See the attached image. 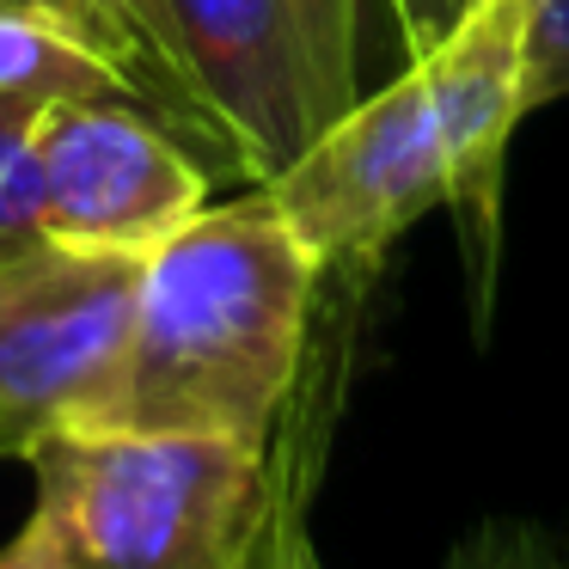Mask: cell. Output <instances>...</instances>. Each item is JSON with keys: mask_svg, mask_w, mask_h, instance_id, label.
<instances>
[{"mask_svg": "<svg viewBox=\"0 0 569 569\" xmlns=\"http://www.w3.org/2000/svg\"><path fill=\"white\" fill-rule=\"evenodd\" d=\"M38 104L0 99V258L38 239Z\"/></svg>", "mask_w": 569, "mask_h": 569, "instance_id": "11", "label": "cell"}, {"mask_svg": "<svg viewBox=\"0 0 569 569\" xmlns=\"http://www.w3.org/2000/svg\"><path fill=\"white\" fill-rule=\"evenodd\" d=\"M141 258L31 246L0 258V447L104 429L123 392Z\"/></svg>", "mask_w": 569, "mask_h": 569, "instance_id": "4", "label": "cell"}, {"mask_svg": "<svg viewBox=\"0 0 569 569\" xmlns=\"http://www.w3.org/2000/svg\"><path fill=\"white\" fill-rule=\"evenodd\" d=\"M447 569H569V532L520 515H490L459 532Z\"/></svg>", "mask_w": 569, "mask_h": 569, "instance_id": "12", "label": "cell"}, {"mask_svg": "<svg viewBox=\"0 0 569 569\" xmlns=\"http://www.w3.org/2000/svg\"><path fill=\"white\" fill-rule=\"evenodd\" d=\"M312 62L319 117H343L361 99V0H288Z\"/></svg>", "mask_w": 569, "mask_h": 569, "instance_id": "10", "label": "cell"}, {"mask_svg": "<svg viewBox=\"0 0 569 569\" xmlns=\"http://www.w3.org/2000/svg\"><path fill=\"white\" fill-rule=\"evenodd\" d=\"M0 569H74L62 557V545H56V532L43 527L38 515L26 520V527L13 532V539L0 545Z\"/></svg>", "mask_w": 569, "mask_h": 569, "instance_id": "15", "label": "cell"}, {"mask_svg": "<svg viewBox=\"0 0 569 569\" xmlns=\"http://www.w3.org/2000/svg\"><path fill=\"white\" fill-rule=\"evenodd\" d=\"M202 209L209 172L148 104L87 99L38 117V239L148 258Z\"/></svg>", "mask_w": 569, "mask_h": 569, "instance_id": "5", "label": "cell"}, {"mask_svg": "<svg viewBox=\"0 0 569 569\" xmlns=\"http://www.w3.org/2000/svg\"><path fill=\"white\" fill-rule=\"evenodd\" d=\"M190 99L214 148L251 178H276L325 129L312 62L288 0H166Z\"/></svg>", "mask_w": 569, "mask_h": 569, "instance_id": "6", "label": "cell"}, {"mask_svg": "<svg viewBox=\"0 0 569 569\" xmlns=\"http://www.w3.org/2000/svg\"><path fill=\"white\" fill-rule=\"evenodd\" d=\"M43 7H62V13H74L80 26L99 31V38L117 50V62L136 74L148 111L160 104L184 136H209L197 99H190L184 62H178V31H172V7H166V0H43Z\"/></svg>", "mask_w": 569, "mask_h": 569, "instance_id": "9", "label": "cell"}, {"mask_svg": "<svg viewBox=\"0 0 569 569\" xmlns=\"http://www.w3.org/2000/svg\"><path fill=\"white\" fill-rule=\"evenodd\" d=\"M527 117V0H478L435 50L361 92L258 190L325 276L368 282L422 214L466 209L490 227L502 153Z\"/></svg>", "mask_w": 569, "mask_h": 569, "instance_id": "1", "label": "cell"}, {"mask_svg": "<svg viewBox=\"0 0 569 569\" xmlns=\"http://www.w3.org/2000/svg\"><path fill=\"white\" fill-rule=\"evenodd\" d=\"M569 99V0H527V104Z\"/></svg>", "mask_w": 569, "mask_h": 569, "instance_id": "13", "label": "cell"}, {"mask_svg": "<svg viewBox=\"0 0 569 569\" xmlns=\"http://www.w3.org/2000/svg\"><path fill=\"white\" fill-rule=\"evenodd\" d=\"M19 459L74 569H227L270 490V447L227 435L56 429Z\"/></svg>", "mask_w": 569, "mask_h": 569, "instance_id": "3", "label": "cell"}, {"mask_svg": "<svg viewBox=\"0 0 569 569\" xmlns=\"http://www.w3.org/2000/svg\"><path fill=\"white\" fill-rule=\"evenodd\" d=\"M0 99L13 104H87V99H141L136 74L92 26L43 0H0Z\"/></svg>", "mask_w": 569, "mask_h": 569, "instance_id": "8", "label": "cell"}, {"mask_svg": "<svg viewBox=\"0 0 569 569\" xmlns=\"http://www.w3.org/2000/svg\"><path fill=\"white\" fill-rule=\"evenodd\" d=\"M392 7V26H398V43H405V62L447 38L459 19L478 7V0H386Z\"/></svg>", "mask_w": 569, "mask_h": 569, "instance_id": "14", "label": "cell"}, {"mask_svg": "<svg viewBox=\"0 0 569 569\" xmlns=\"http://www.w3.org/2000/svg\"><path fill=\"white\" fill-rule=\"evenodd\" d=\"M563 532H569V527H563Z\"/></svg>", "mask_w": 569, "mask_h": 569, "instance_id": "16", "label": "cell"}, {"mask_svg": "<svg viewBox=\"0 0 569 569\" xmlns=\"http://www.w3.org/2000/svg\"><path fill=\"white\" fill-rule=\"evenodd\" d=\"M337 380H343V343L325 356L312 343L307 373H300L295 398H288L282 422L270 435V490H263V515L251 527L246 551L227 569H325L307 532L312 483H319L325 447H331V417H337Z\"/></svg>", "mask_w": 569, "mask_h": 569, "instance_id": "7", "label": "cell"}, {"mask_svg": "<svg viewBox=\"0 0 569 569\" xmlns=\"http://www.w3.org/2000/svg\"><path fill=\"white\" fill-rule=\"evenodd\" d=\"M325 263L263 190L209 202L141 258L123 392L104 429L270 447L312 356Z\"/></svg>", "mask_w": 569, "mask_h": 569, "instance_id": "2", "label": "cell"}]
</instances>
